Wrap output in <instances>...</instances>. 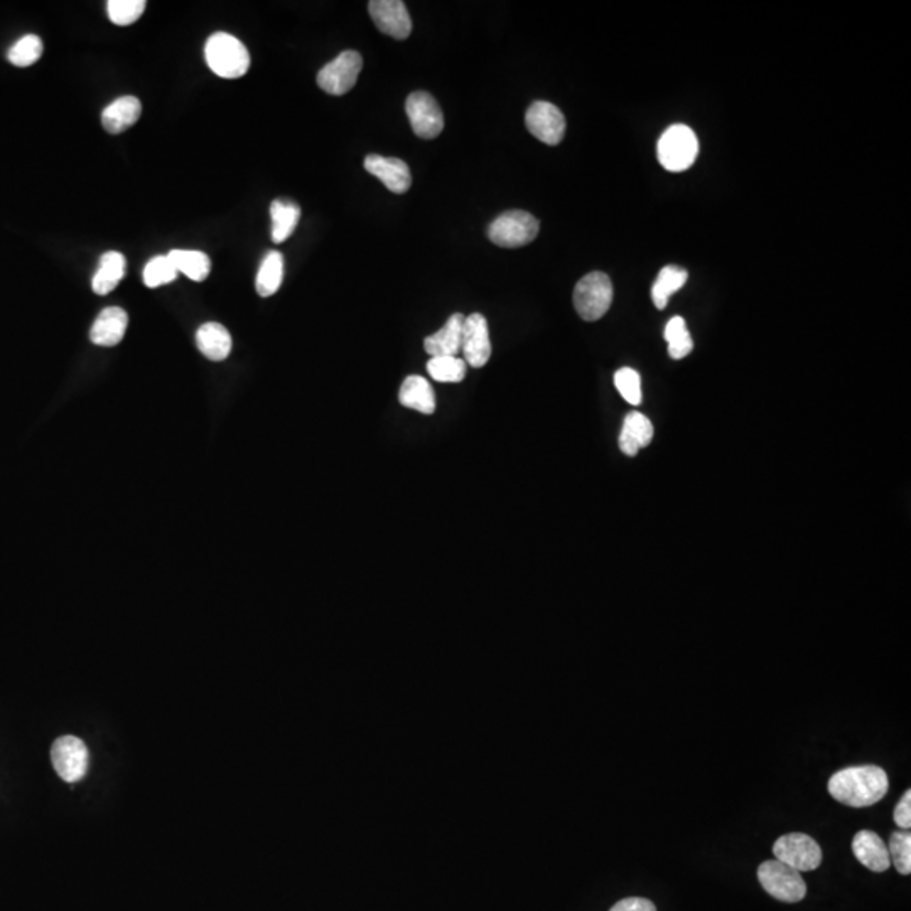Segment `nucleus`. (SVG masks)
Masks as SVG:
<instances>
[{"instance_id": "aec40b11", "label": "nucleus", "mask_w": 911, "mask_h": 911, "mask_svg": "<svg viewBox=\"0 0 911 911\" xmlns=\"http://www.w3.org/2000/svg\"><path fill=\"white\" fill-rule=\"evenodd\" d=\"M653 426L648 417L640 412H631L625 417L620 434V449L626 456H637L638 451L652 443Z\"/></svg>"}, {"instance_id": "20e7f679", "label": "nucleus", "mask_w": 911, "mask_h": 911, "mask_svg": "<svg viewBox=\"0 0 911 911\" xmlns=\"http://www.w3.org/2000/svg\"><path fill=\"white\" fill-rule=\"evenodd\" d=\"M613 302V284L603 272H591L577 282L574 308L584 321H598L608 313Z\"/></svg>"}, {"instance_id": "f3484780", "label": "nucleus", "mask_w": 911, "mask_h": 911, "mask_svg": "<svg viewBox=\"0 0 911 911\" xmlns=\"http://www.w3.org/2000/svg\"><path fill=\"white\" fill-rule=\"evenodd\" d=\"M129 316L122 308L103 309L90 331V340L98 346H117L124 340Z\"/></svg>"}, {"instance_id": "a211bd4d", "label": "nucleus", "mask_w": 911, "mask_h": 911, "mask_svg": "<svg viewBox=\"0 0 911 911\" xmlns=\"http://www.w3.org/2000/svg\"><path fill=\"white\" fill-rule=\"evenodd\" d=\"M142 103L139 98L122 97L110 103L102 112V124L110 134H122L141 119Z\"/></svg>"}, {"instance_id": "393cba45", "label": "nucleus", "mask_w": 911, "mask_h": 911, "mask_svg": "<svg viewBox=\"0 0 911 911\" xmlns=\"http://www.w3.org/2000/svg\"><path fill=\"white\" fill-rule=\"evenodd\" d=\"M282 279H284V257H282L281 252L272 250L262 260L259 274H257V281H255L259 296H274L275 292L279 291V287L282 286Z\"/></svg>"}, {"instance_id": "6e6552de", "label": "nucleus", "mask_w": 911, "mask_h": 911, "mask_svg": "<svg viewBox=\"0 0 911 911\" xmlns=\"http://www.w3.org/2000/svg\"><path fill=\"white\" fill-rule=\"evenodd\" d=\"M362 68V54L356 53V51H343L338 58L329 61L328 65L319 71V88L336 97L345 95L355 87Z\"/></svg>"}, {"instance_id": "bb28decb", "label": "nucleus", "mask_w": 911, "mask_h": 911, "mask_svg": "<svg viewBox=\"0 0 911 911\" xmlns=\"http://www.w3.org/2000/svg\"><path fill=\"white\" fill-rule=\"evenodd\" d=\"M466 367L459 356H434L427 363V372L436 382L459 383L466 377Z\"/></svg>"}, {"instance_id": "9b49d317", "label": "nucleus", "mask_w": 911, "mask_h": 911, "mask_svg": "<svg viewBox=\"0 0 911 911\" xmlns=\"http://www.w3.org/2000/svg\"><path fill=\"white\" fill-rule=\"evenodd\" d=\"M525 124L535 139L547 146H557L566 134V119L561 110L549 102H535L525 115Z\"/></svg>"}, {"instance_id": "6ab92c4d", "label": "nucleus", "mask_w": 911, "mask_h": 911, "mask_svg": "<svg viewBox=\"0 0 911 911\" xmlns=\"http://www.w3.org/2000/svg\"><path fill=\"white\" fill-rule=\"evenodd\" d=\"M399 402L407 409L417 410L426 416H431L436 410V395L431 383L419 375L405 378L400 387Z\"/></svg>"}, {"instance_id": "0eeeda50", "label": "nucleus", "mask_w": 911, "mask_h": 911, "mask_svg": "<svg viewBox=\"0 0 911 911\" xmlns=\"http://www.w3.org/2000/svg\"><path fill=\"white\" fill-rule=\"evenodd\" d=\"M773 854L780 863L797 869L798 873L814 871L822 863V849L819 844L800 832H793L778 839L773 844Z\"/></svg>"}, {"instance_id": "a878e982", "label": "nucleus", "mask_w": 911, "mask_h": 911, "mask_svg": "<svg viewBox=\"0 0 911 911\" xmlns=\"http://www.w3.org/2000/svg\"><path fill=\"white\" fill-rule=\"evenodd\" d=\"M687 277H689L687 270L675 267V265H667V267L660 270L657 281L652 287L653 304L657 306V309L667 308L670 296L684 286L685 282H687Z\"/></svg>"}, {"instance_id": "ddd939ff", "label": "nucleus", "mask_w": 911, "mask_h": 911, "mask_svg": "<svg viewBox=\"0 0 911 911\" xmlns=\"http://www.w3.org/2000/svg\"><path fill=\"white\" fill-rule=\"evenodd\" d=\"M368 11L372 16L375 26L390 38H409L412 33V19L404 2L400 0H372L368 4Z\"/></svg>"}, {"instance_id": "412c9836", "label": "nucleus", "mask_w": 911, "mask_h": 911, "mask_svg": "<svg viewBox=\"0 0 911 911\" xmlns=\"http://www.w3.org/2000/svg\"><path fill=\"white\" fill-rule=\"evenodd\" d=\"M196 345L213 362L227 360L232 351V336L220 323H206L196 331Z\"/></svg>"}, {"instance_id": "f257e3e1", "label": "nucleus", "mask_w": 911, "mask_h": 911, "mask_svg": "<svg viewBox=\"0 0 911 911\" xmlns=\"http://www.w3.org/2000/svg\"><path fill=\"white\" fill-rule=\"evenodd\" d=\"M827 788L839 804L852 809H864L885 798L890 788V778L879 766H851L834 773Z\"/></svg>"}, {"instance_id": "423d86ee", "label": "nucleus", "mask_w": 911, "mask_h": 911, "mask_svg": "<svg viewBox=\"0 0 911 911\" xmlns=\"http://www.w3.org/2000/svg\"><path fill=\"white\" fill-rule=\"evenodd\" d=\"M539 220L527 211L512 210L498 216L488 228L491 242L502 248H518L534 242L539 235Z\"/></svg>"}, {"instance_id": "b1692460", "label": "nucleus", "mask_w": 911, "mask_h": 911, "mask_svg": "<svg viewBox=\"0 0 911 911\" xmlns=\"http://www.w3.org/2000/svg\"><path fill=\"white\" fill-rule=\"evenodd\" d=\"M168 257L178 274L186 275L191 281L203 282L210 275V257L200 250H171Z\"/></svg>"}, {"instance_id": "c85d7f7f", "label": "nucleus", "mask_w": 911, "mask_h": 911, "mask_svg": "<svg viewBox=\"0 0 911 911\" xmlns=\"http://www.w3.org/2000/svg\"><path fill=\"white\" fill-rule=\"evenodd\" d=\"M43 41L36 34H27L24 38L19 39L17 43L12 44V48L7 53V58L12 65L19 68H27L34 65L36 61L43 56Z\"/></svg>"}, {"instance_id": "4468645a", "label": "nucleus", "mask_w": 911, "mask_h": 911, "mask_svg": "<svg viewBox=\"0 0 911 911\" xmlns=\"http://www.w3.org/2000/svg\"><path fill=\"white\" fill-rule=\"evenodd\" d=\"M365 169L368 173L380 179L385 188L395 193V195H404L407 193L412 184V176L407 162L397 157L378 156L370 154L365 159Z\"/></svg>"}, {"instance_id": "473e14b6", "label": "nucleus", "mask_w": 911, "mask_h": 911, "mask_svg": "<svg viewBox=\"0 0 911 911\" xmlns=\"http://www.w3.org/2000/svg\"><path fill=\"white\" fill-rule=\"evenodd\" d=\"M615 385L621 397L631 405L642 404V378L633 368H621L615 375Z\"/></svg>"}, {"instance_id": "f8f14e48", "label": "nucleus", "mask_w": 911, "mask_h": 911, "mask_svg": "<svg viewBox=\"0 0 911 911\" xmlns=\"http://www.w3.org/2000/svg\"><path fill=\"white\" fill-rule=\"evenodd\" d=\"M464 363L471 368L485 367L491 358L490 329L483 314H469L464 319L463 346Z\"/></svg>"}, {"instance_id": "2f4dec72", "label": "nucleus", "mask_w": 911, "mask_h": 911, "mask_svg": "<svg viewBox=\"0 0 911 911\" xmlns=\"http://www.w3.org/2000/svg\"><path fill=\"white\" fill-rule=\"evenodd\" d=\"M890 861L900 874L911 873V834L908 831L893 832L890 837Z\"/></svg>"}, {"instance_id": "5701e85b", "label": "nucleus", "mask_w": 911, "mask_h": 911, "mask_svg": "<svg viewBox=\"0 0 911 911\" xmlns=\"http://www.w3.org/2000/svg\"><path fill=\"white\" fill-rule=\"evenodd\" d=\"M270 218H272V242H286L296 230L301 208L296 203L275 200L270 205Z\"/></svg>"}, {"instance_id": "c756f323", "label": "nucleus", "mask_w": 911, "mask_h": 911, "mask_svg": "<svg viewBox=\"0 0 911 911\" xmlns=\"http://www.w3.org/2000/svg\"><path fill=\"white\" fill-rule=\"evenodd\" d=\"M144 284L151 289L166 286L178 279V270L174 267L173 262L169 260L168 255H159L149 260L144 269Z\"/></svg>"}, {"instance_id": "f704fd0d", "label": "nucleus", "mask_w": 911, "mask_h": 911, "mask_svg": "<svg viewBox=\"0 0 911 911\" xmlns=\"http://www.w3.org/2000/svg\"><path fill=\"white\" fill-rule=\"evenodd\" d=\"M610 911H657V906L645 898H626L618 901Z\"/></svg>"}, {"instance_id": "9d476101", "label": "nucleus", "mask_w": 911, "mask_h": 911, "mask_svg": "<svg viewBox=\"0 0 911 911\" xmlns=\"http://www.w3.org/2000/svg\"><path fill=\"white\" fill-rule=\"evenodd\" d=\"M51 761H53L54 770L60 775L65 782H78L87 775L88 748L80 738L75 736H63L54 741L51 748Z\"/></svg>"}, {"instance_id": "cd10ccee", "label": "nucleus", "mask_w": 911, "mask_h": 911, "mask_svg": "<svg viewBox=\"0 0 911 911\" xmlns=\"http://www.w3.org/2000/svg\"><path fill=\"white\" fill-rule=\"evenodd\" d=\"M665 340L669 343V355L674 360H682L694 348V343H692L690 333L687 331L685 321L680 316L670 319L667 326H665Z\"/></svg>"}, {"instance_id": "4be33fe9", "label": "nucleus", "mask_w": 911, "mask_h": 911, "mask_svg": "<svg viewBox=\"0 0 911 911\" xmlns=\"http://www.w3.org/2000/svg\"><path fill=\"white\" fill-rule=\"evenodd\" d=\"M125 265L127 262L120 252L112 250V252L103 254L98 270L93 275V292L98 296H107L108 292L114 291L115 287L119 286L120 281L124 279Z\"/></svg>"}, {"instance_id": "7c9ffc66", "label": "nucleus", "mask_w": 911, "mask_h": 911, "mask_svg": "<svg viewBox=\"0 0 911 911\" xmlns=\"http://www.w3.org/2000/svg\"><path fill=\"white\" fill-rule=\"evenodd\" d=\"M144 0H110L107 4L108 17L117 26H130L146 11Z\"/></svg>"}, {"instance_id": "72a5a7b5", "label": "nucleus", "mask_w": 911, "mask_h": 911, "mask_svg": "<svg viewBox=\"0 0 911 911\" xmlns=\"http://www.w3.org/2000/svg\"><path fill=\"white\" fill-rule=\"evenodd\" d=\"M895 822L900 829L908 831L911 827V792L906 790L895 809Z\"/></svg>"}, {"instance_id": "1a4fd4ad", "label": "nucleus", "mask_w": 911, "mask_h": 911, "mask_svg": "<svg viewBox=\"0 0 911 911\" xmlns=\"http://www.w3.org/2000/svg\"><path fill=\"white\" fill-rule=\"evenodd\" d=\"M405 112L410 120V127L414 134L421 139H436L444 129L443 110L439 107L436 98L431 93H410L405 102Z\"/></svg>"}, {"instance_id": "f03ea898", "label": "nucleus", "mask_w": 911, "mask_h": 911, "mask_svg": "<svg viewBox=\"0 0 911 911\" xmlns=\"http://www.w3.org/2000/svg\"><path fill=\"white\" fill-rule=\"evenodd\" d=\"M206 65L220 78H242L250 68V54L240 39L228 33L211 34L205 46Z\"/></svg>"}, {"instance_id": "dca6fc26", "label": "nucleus", "mask_w": 911, "mask_h": 911, "mask_svg": "<svg viewBox=\"0 0 911 911\" xmlns=\"http://www.w3.org/2000/svg\"><path fill=\"white\" fill-rule=\"evenodd\" d=\"M466 316L463 314H453L448 319V323L439 329L434 335L427 336L424 340V350L427 355L434 356H458L463 346V326Z\"/></svg>"}, {"instance_id": "2eb2a0df", "label": "nucleus", "mask_w": 911, "mask_h": 911, "mask_svg": "<svg viewBox=\"0 0 911 911\" xmlns=\"http://www.w3.org/2000/svg\"><path fill=\"white\" fill-rule=\"evenodd\" d=\"M852 852L864 868L871 869L874 873H885L886 869L890 868L888 847L874 832H858L852 841Z\"/></svg>"}, {"instance_id": "39448f33", "label": "nucleus", "mask_w": 911, "mask_h": 911, "mask_svg": "<svg viewBox=\"0 0 911 911\" xmlns=\"http://www.w3.org/2000/svg\"><path fill=\"white\" fill-rule=\"evenodd\" d=\"M758 881L768 895L783 903H798L807 895V885L802 874L777 859L761 864L758 868Z\"/></svg>"}, {"instance_id": "7ed1b4c3", "label": "nucleus", "mask_w": 911, "mask_h": 911, "mask_svg": "<svg viewBox=\"0 0 911 911\" xmlns=\"http://www.w3.org/2000/svg\"><path fill=\"white\" fill-rule=\"evenodd\" d=\"M658 162L670 173H682L696 162L699 141L687 125H672L658 141Z\"/></svg>"}]
</instances>
